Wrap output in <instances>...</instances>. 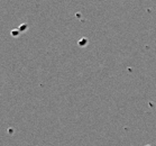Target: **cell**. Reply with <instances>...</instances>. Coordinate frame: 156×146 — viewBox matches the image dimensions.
<instances>
[]
</instances>
